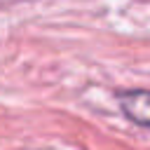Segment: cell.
<instances>
[{
	"label": "cell",
	"mask_w": 150,
	"mask_h": 150,
	"mask_svg": "<svg viewBox=\"0 0 150 150\" xmlns=\"http://www.w3.org/2000/svg\"><path fill=\"white\" fill-rule=\"evenodd\" d=\"M122 112L138 127H150V91L148 89H129L117 96Z\"/></svg>",
	"instance_id": "cell-1"
}]
</instances>
